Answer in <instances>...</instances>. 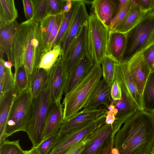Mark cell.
<instances>
[{
  "mask_svg": "<svg viewBox=\"0 0 154 154\" xmlns=\"http://www.w3.org/2000/svg\"><path fill=\"white\" fill-rule=\"evenodd\" d=\"M112 136V154H151L154 144V114L138 110Z\"/></svg>",
  "mask_w": 154,
  "mask_h": 154,
  "instance_id": "1",
  "label": "cell"
},
{
  "mask_svg": "<svg viewBox=\"0 0 154 154\" xmlns=\"http://www.w3.org/2000/svg\"><path fill=\"white\" fill-rule=\"evenodd\" d=\"M40 23L33 19L19 24L13 47L15 70L23 65L29 76L38 68L43 53Z\"/></svg>",
  "mask_w": 154,
  "mask_h": 154,
  "instance_id": "2",
  "label": "cell"
},
{
  "mask_svg": "<svg viewBox=\"0 0 154 154\" xmlns=\"http://www.w3.org/2000/svg\"><path fill=\"white\" fill-rule=\"evenodd\" d=\"M103 77L100 64L95 63L85 77L70 92L65 95L62 105L64 120L82 110Z\"/></svg>",
  "mask_w": 154,
  "mask_h": 154,
  "instance_id": "3",
  "label": "cell"
},
{
  "mask_svg": "<svg viewBox=\"0 0 154 154\" xmlns=\"http://www.w3.org/2000/svg\"><path fill=\"white\" fill-rule=\"evenodd\" d=\"M52 102L49 77L41 93L33 99L31 116L26 132L33 148L37 147L43 140L46 118Z\"/></svg>",
  "mask_w": 154,
  "mask_h": 154,
  "instance_id": "4",
  "label": "cell"
},
{
  "mask_svg": "<svg viewBox=\"0 0 154 154\" xmlns=\"http://www.w3.org/2000/svg\"><path fill=\"white\" fill-rule=\"evenodd\" d=\"M33 102L29 87L18 94L7 121L6 138L19 131L26 132L31 116Z\"/></svg>",
  "mask_w": 154,
  "mask_h": 154,
  "instance_id": "5",
  "label": "cell"
},
{
  "mask_svg": "<svg viewBox=\"0 0 154 154\" xmlns=\"http://www.w3.org/2000/svg\"><path fill=\"white\" fill-rule=\"evenodd\" d=\"M109 30L94 14L89 16L88 51L95 63L101 64L106 56Z\"/></svg>",
  "mask_w": 154,
  "mask_h": 154,
  "instance_id": "6",
  "label": "cell"
},
{
  "mask_svg": "<svg viewBox=\"0 0 154 154\" xmlns=\"http://www.w3.org/2000/svg\"><path fill=\"white\" fill-rule=\"evenodd\" d=\"M106 112L88 124L60 137L57 136L48 154H66L78 143L94 133L105 123Z\"/></svg>",
  "mask_w": 154,
  "mask_h": 154,
  "instance_id": "7",
  "label": "cell"
},
{
  "mask_svg": "<svg viewBox=\"0 0 154 154\" xmlns=\"http://www.w3.org/2000/svg\"><path fill=\"white\" fill-rule=\"evenodd\" d=\"M154 30V16L149 12L138 24L127 33V45L123 61L140 51Z\"/></svg>",
  "mask_w": 154,
  "mask_h": 154,
  "instance_id": "8",
  "label": "cell"
},
{
  "mask_svg": "<svg viewBox=\"0 0 154 154\" xmlns=\"http://www.w3.org/2000/svg\"><path fill=\"white\" fill-rule=\"evenodd\" d=\"M88 21L82 26L63 60L65 73L68 77L76 64L88 51Z\"/></svg>",
  "mask_w": 154,
  "mask_h": 154,
  "instance_id": "9",
  "label": "cell"
},
{
  "mask_svg": "<svg viewBox=\"0 0 154 154\" xmlns=\"http://www.w3.org/2000/svg\"><path fill=\"white\" fill-rule=\"evenodd\" d=\"M114 80L118 82L122 89L130 97L139 109L143 110L142 95L130 73L125 61L115 63Z\"/></svg>",
  "mask_w": 154,
  "mask_h": 154,
  "instance_id": "10",
  "label": "cell"
},
{
  "mask_svg": "<svg viewBox=\"0 0 154 154\" xmlns=\"http://www.w3.org/2000/svg\"><path fill=\"white\" fill-rule=\"evenodd\" d=\"M106 109L100 107L90 110H82L63 121L57 136H60L88 124L103 114Z\"/></svg>",
  "mask_w": 154,
  "mask_h": 154,
  "instance_id": "11",
  "label": "cell"
},
{
  "mask_svg": "<svg viewBox=\"0 0 154 154\" xmlns=\"http://www.w3.org/2000/svg\"><path fill=\"white\" fill-rule=\"evenodd\" d=\"M89 17L85 4L81 0V2L61 45V55L63 60L82 26L85 22L88 21Z\"/></svg>",
  "mask_w": 154,
  "mask_h": 154,
  "instance_id": "12",
  "label": "cell"
},
{
  "mask_svg": "<svg viewBox=\"0 0 154 154\" xmlns=\"http://www.w3.org/2000/svg\"><path fill=\"white\" fill-rule=\"evenodd\" d=\"M50 96L52 102H61L66 85L68 76L61 55L49 72Z\"/></svg>",
  "mask_w": 154,
  "mask_h": 154,
  "instance_id": "13",
  "label": "cell"
},
{
  "mask_svg": "<svg viewBox=\"0 0 154 154\" xmlns=\"http://www.w3.org/2000/svg\"><path fill=\"white\" fill-rule=\"evenodd\" d=\"M125 61L130 73L142 96L146 83L151 72L144 58L143 52H138Z\"/></svg>",
  "mask_w": 154,
  "mask_h": 154,
  "instance_id": "14",
  "label": "cell"
},
{
  "mask_svg": "<svg viewBox=\"0 0 154 154\" xmlns=\"http://www.w3.org/2000/svg\"><path fill=\"white\" fill-rule=\"evenodd\" d=\"M95 63L88 52L80 60L69 75L65 95L73 89L87 75Z\"/></svg>",
  "mask_w": 154,
  "mask_h": 154,
  "instance_id": "15",
  "label": "cell"
},
{
  "mask_svg": "<svg viewBox=\"0 0 154 154\" xmlns=\"http://www.w3.org/2000/svg\"><path fill=\"white\" fill-rule=\"evenodd\" d=\"M127 33L109 30L106 56L116 63L122 62L126 50Z\"/></svg>",
  "mask_w": 154,
  "mask_h": 154,
  "instance_id": "16",
  "label": "cell"
},
{
  "mask_svg": "<svg viewBox=\"0 0 154 154\" xmlns=\"http://www.w3.org/2000/svg\"><path fill=\"white\" fill-rule=\"evenodd\" d=\"M63 117L62 104L61 102H52L46 118L43 140L58 134L64 121Z\"/></svg>",
  "mask_w": 154,
  "mask_h": 154,
  "instance_id": "17",
  "label": "cell"
},
{
  "mask_svg": "<svg viewBox=\"0 0 154 154\" xmlns=\"http://www.w3.org/2000/svg\"><path fill=\"white\" fill-rule=\"evenodd\" d=\"M19 24L16 20L0 27V58L4 54L7 55L8 60L14 65L13 47L16 32Z\"/></svg>",
  "mask_w": 154,
  "mask_h": 154,
  "instance_id": "18",
  "label": "cell"
},
{
  "mask_svg": "<svg viewBox=\"0 0 154 154\" xmlns=\"http://www.w3.org/2000/svg\"><path fill=\"white\" fill-rule=\"evenodd\" d=\"M112 134V125L104 123L80 154H96L110 140Z\"/></svg>",
  "mask_w": 154,
  "mask_h": 154,
  "instance_id": "19",
  "label": "cell"
},
{
  "mask_svg": "<svg viewBox=\"0 0 154 154\" xmlns=\"http://www.w3.org/2000/svg\"><path fill=\"white\" fill-rule=\"evenodd\" d=\"M111 87L109 86L103 79H102L83 109H96L102 105L105 106L107 109L111 99Z\"/></svg>",
  "mask_w": 154,
  "mask_h": 154,
  "instance_id": "20",
  "label": "cell"
},
{
  "mask_svg": "<svg viewBox=\"0 0 154 154\" xmlns=\"http://www.w3.org/2000/svg\"><path fill=\"white\" fill-rule=\"evenodd\" d=\"M18 94L14 89L0 97V144L6 139L5 132L7 121Z\"/></svg>",
  "mask_w": 154,
  "mask_h": 154,
  "instance_id": "21",
  "label": "cell"
},
{
  "mask_svg": "<svg viewBox=\"0 0 154 154\" xmlns=\"http://www.w3.org/2000/svg\"><path fill=\"white\" fill-rule=\"evenodd\" d=\"M117 5V3L113 0H94L91 8L94 14L109 28Z\"/></svg>",
  "mask_w": 154,
  "mask_h": 154,
  "instance_id": "22",
  "label": "cell"
},
{
  "mask_svg": "<svg viewBox=\"0 0 154 154\" xmlns=\"http://www.w3.org/2000/svg\"><path fill=\"white\" fill-rule=\"evenodd\" d=\"M148 13L142 11L135 0H132V6L126 16L113 31L127 33L138 24Z\"/></svg>",
  "mask_w": 154,
  "mask_h": 154,
  "instance_id": "23",
  "label": "cell"
},
{
  "mask_svg": "<svg viewBox=\"0 0 154 154\" xmlns=\"http://www.w3.org/2000/svg\"><path fill=\"white\" fill-rule=\"evenodd\" d=\"M122 99L117 100H114L111 99V102L118 111V113L116 116V119L124 123L139 109L130 97L122 89Z\"/></svg>",
  "mask_w": 154,
  "mask_h": 154,
  "instance_id": "24",
  "label": "cell"
},
{
  "mask_svg": "<svg viewBox=\"0 0 154 154\" xmlns=\"http://www.w3.org/2000/svg\"><path fill=\"white\" fill-rule=\"evenodd\" d=\"M81 2V0H73L72 5L68 12L64 14L57 35L52 44L51 49L57 45H61L63 39Z\"/></svg>",
  "mask_w": 154,
  "mask_h": 154,
  "instance_id": "25",
  "label": "cell"
},
{
  "mask_svg": "<svg viewBox=\"0 0 154 154\" xmlns=\"http://www.w3.org/2000/svg\"><path fill=\"white\" fill-rule=\"evenodd\" d=\"M49 72L38 68L29 76V87L33 99L38 97L42 91L48 81Z\"/></svg>",
  "mask_w": 154,
  "mask_h": 154,
  "instance_id": "26",
  "label": "cell"
},
{
  "mask_svg": "<svg viewBox=\"0 0 154 154\" xmlns=\"http://www.w3.org/2000/svg\"><path fill=\"white\" fill-rule=\"evenodd\" d=\"M18 16L13 0H0V27L15 21Z\"/></svg>",
  "mask_w": 154,
  "mask_h": 154,
  "instance_id": "27",
  "label": "cell"
},
{
  "mask_svg": "<svg viewBox=\"0 0 154 154\" xmlns=\"http://www.w3.org/2000/svg\"><path fill=\"white\" fill-rule=\"evenodd\" d=\"M143 110L154 114V71L151 72L142 94Z\"/></svg>",
  "mask_w": 154,
  "mask_h": 154,
  "instance_id": "28",
  "label": "cell"
},
{
  "mask_svg": "<svg viewBox=\"0 0 154 154\" xmlns=\"http://www.w3.org/2000/svg\"><path fill=\"white\" fill-rule=\"evenodd\" d=\"M5 60L0 58V97L14 88V77L11 68L5 67Z\"/></svg>",
  "mask_w": 154,
  "mask_h": 154,
  "instance_id": "29",
  "label": "cell"
},
{
  "mask_svg": "<svg viewBox=\"0 0 154 154\" xmlns=\"http://www.w3.org/2000/svg\"><path fill=\"white\" fill-rule=\"evenodd\" d=\"M61 53V45H59L45 51L42 55L38 68L43 69L49 72Z\"/></svg>",
  "mask_w": 154,
  "mask_h": 154,
  "instance_id": "30",
  "label": "cell"
},
{
  "mask_svg": "<svg viewBox=\"0 0 154 154\" xmlns=\"http://www.w3.org/2000/svg\"><path fill=\"white\" fill-rule=\"evenodd\" d=\"M56 16H48L40 23V29L43 53L48 49V41L54 26Z\"/></svg>",
  "mask_w": 154,
  "mask_h": 154,
  "instance_id": "31",
  "label": "cell"
},
{
  "mask_svg": "<svg viewBox=\"0 0 154 154\" xmlns=\"http://www.w3.org/2000/svg\"><path fill=\"white\" fill-rule=\"evenodd\" d=\"M14 89L18 94L27 89L29 86V76L22 65L15 70Z\"/></svg>",
  "mask_w": 154,
  "mask_h": 154,
  "instance_id": "32",
  "label": "cell"
},
{
  "mask_svg": "<svg viewBox=\"0 0 154 154\" xmlns=\"http://www.w3.org/2000/svg\"><path fill=\"white\" fill-rule=\"evenodd\" d=\"M115 63L114 61L107 56L104 57L101 63L103 79L110 86L115 79Z\"/></svg>",
  "mask_w": 154,
  "mask_h": 154,
  "instance_id": "33",
  "label": "cell"
},
{
  "mask_svg": "<svg viewBox=\"0 0 154 154\" xmlns=\"http://www.w3.org/2000/svg\"><path fill=\"white\" fill-rule=\"evenodd\" d=\"M0 154H24L25 151L21 147L20 140H5L0 144Z\"/></svg>",
  "mask_w": 154,
  "mask_h": 154,
  "instance_id": "34",
  "label": "cell"
},
{
  "mask_svg": "<svg viewBox=\"0 0 154 154\" xmlns=\"http://www.w3.org/2000/svg\"><path fill=\"white\" fill-rule=\"evenodd\" d=\"M33 2L34 13L33 19L39 23L47 16V0H32Z\"/></svg>",
  "mask_w": 154,
  "mask_h": 154,
  "instance_id": "35",
  "label": "cell"
},
{
  "mask_svg": "<svg viewBox=\"0 0 154 154\" xmlns=\"http://www.w3.org/2000/svg\"><path fill=\"white\" fill-rule=\"evenodd\" d=\"M132 5V0H128L121 10L115 14L109 28V30H114L122 21L131 9Z\"/></svg>",
  "mask_w": 154,
  "mask_h": 154,
  "instance_id": "36",
  "label": "cell"
},
{
  "mask_svg": "<svg viewBox=\"0 0 154 154\" xmlns=\"http://www.w3.org/2000/svg\"><path fill=\"white\" fill-rule=\"evenodd\" d=\"M65 0H47L48 16H56L62 13Z\"/></svg>",
  "mask_w": 154,
  "mask_h": 154,
  "instance_id": "37",
  "label": "cell"
},
{
  "mask_svg": "<svg viewBox=\"0 0 154 154\" xmlns=\"http://www.w3.org/2000/svg\"><path fill=\"white\" fill-rule=\"evenodd\" d=\"M57 134L46 138L37 147L35 148L38 154H48L56 140Z\"/></svg>",
  "mask_w": 154,
  "mask_h": 154,
  "instance_id": "38",
  "label": "cell"
},
{
  "mask_svg": "<svg viewBox=\"0 0 154 154\" xmlns=\"http://www.w3.org/2000/svg\"><path fill=\"white\" fill-rule=\"evenodd\" d=\"M96 131L93 134L85 137L78 143L66 154H80L93 138Z\"/></svg>",
  "mask_w": 154,
  "mask_h": 154,
  "instance_id": "39",
  "label": "cell"
},
{
  "mask_svg": "<svg viewBox=\"0 0 154 154\" xmlns=\"http://www.w3.org/2000/svg\"><path fill=\"white\" fill-rule=\"evenodd\" d=\"M64 14L61 13L56 16L55 21L50 35L47 51L51 49V45L57 35Z\"/></svg>",
  "mask_w": 154,
  "mask_h": 154,
  "instance_id": "40",
  "label": "cell"
},
{
  "mask_svg": "<svg viewBox=\"0 0 154 154\" xmlns=\"http://www.w3.org/2000/svg\"><path fill=\"white\" fill-rule=\"evenodd\" d=\"M145 61L151 72L154 71V44L142 52Z\"/></svg>",
  "mask_w": 154,
  "mask_h": 154,
  "instance_id": "41",
  "label": "cell"
},
{
  "mask_svg": "<svg viewBox=\"0 0 154 154\" xmlns=\"http://www.w3.org/2000/svg\"><path fill=\"white\" fill-rule=\"evenodd\" d=\"M22 2L26 20H29L33 19L34 9L32 0H23Z\"/></svg>",
  "mask_w": 154,
  "mask_h": 154,
  "instance_id": "42",
  "label": "cell"
},
{
  "mask_svg": "<svg viewBox=\"0 0 154 154\" xmlns=\"http://www.w3.org/2000/svg\"><path fill=\"white\" fill-rule=\"evenodd\" d=\"M110 94L111 99L114 100H121L122 98V90L118 82L114 80L112 85Z\"/></svg>",
  "mask_w": 154,
  "mask_h": 154,
  "instance_id": "43",
  "label": "cell"
},
{
  "mask_svg": "<svg viewBox=\"0 0 154 154\" xmlns=\"http://www.w3.org/2000/svg\"><path fill=\"white\" fill-rule=\"evenodd\" d=\"M141 10L148 13L154 9V0H135Z\"/></svg>",
  "mask_w": 154,
  "mask_h": 154,
  "instance_id": "44",
  "label": "cell"
},
{
  "mask_svg": "<svg viewBox=\"0 0 154 154\" xmlns=\"http://www.w3.org/2000/svg\"><path fill=\"white\" fill-rule=\"evenodd\" d=\"M113 143V138L112 136L110 140L96 154H112Z\"/></svg>",
  "mask_w": 154,
  "mask_h": 154,
  "instance_id": "45",
  "label": "cell"
},
{
  "mask_svg": "<svg viewBox=\"0 0 154 154\" xmlns=\"http://www.w3.org/2000/svg\"><path fill=\"white\" fill-rule=\"evenodd\" d=\"M106 116L105 123L109 125H112L114 122L116 120V114L114 112L106 110Z\"/></svg>",
  "mask_w": 154,
  "mask_h": 154,
  "instance_id": "46",
  "label": "cell"
},
{
  "mask_svg": "<svg viewBox=\"0 0 154 154\" xmlns=\"http://www.w3.org/2000/svg\"><path fill=\"white\" fill-rule=\"evenodd\" d=\"M154 44V30L151 35L144 44L140 52H143L149 47Z\"/></svg>",
  "mask_w": 154,
  "mask_h": 154,
  "instance_id": "47",
  "label": "cell"
},
{
  "mask_svg": "<svg viewBox=\"0 0 154 154\" xmlns=\"http://www.w3.org/2000/svg\"><path fill=\"white\" fill-rule=\"evenodd\" d=\"M73 3V0H65L62 13H65L71 9Z\"/></svg>",
  "mask_w": 154,
  "mask_h": 154,
  "instance_id": "48",
  "label": "cell"
},
{
  "mask_svg": "<svg viewBox=\"0 0 154 154\" xmlns=\"http://www.w3.org/2000/svg\"><path fill=\"white\" fill-rule=\"evenodd\" d=\"M24 154H38L35 148L32 147L28 150L25 151Z\"/></svg>",
  "mask_w": 154,
  "mask_h": 154,
  "instance_id": "49",
  "label": "cell"
},
{
  "mask_svg": "<svg viewBox=\"0 0 154 154\" xmlns=\"http://www.w3.org/2000/svg\"><path fill=\"white\" fill-rule=\"evenodd\" d=\"M151 154H154V144L152 146L151 152Z\"/></svg>",
  "mask_w": 154,
  "mask_h": 154,
  "instance_id": "50",
  "label": "cell"
},
{
  "mask_svg": "<svg viewBox=\"0 0 154 154\" xmlns=\"http://www.w3.org/2000/svg\"><path fill=\"white\" fill-rule=\"evenodd\" d=\"M149 13L151 15L154 16V9L149 12Z\"/></svg>",
  "mask_w": 154,
  "mask_h": 154,
  "instance_id": "51",
  "label": "cell"
}]
</instances>
